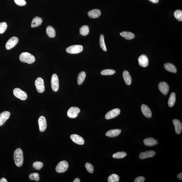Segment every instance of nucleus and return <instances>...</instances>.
I'll return each mask as SVG.
<instances>
[{
	"label": "nucleus",
	"mask_w": 182,
	"mask_h": 182,
	"mask_svg": "<svg viewBox=\"0 0 182 182\" xmlns=\"http://www.w3.org/2000/svg\"><path fill=\"white\" fill-rule=\"evenodd\" d=\"M15 164L18 167H21L23 164L24 157L23 151L20 148H17L14 152Z\"/></svg>",
	"instance_id": "obj_1"
},
{
	"label": "nucleus",
	"mask_w": 182,
	"mask_h": 182,
	"mask_svg": "<svg viewBox=\"0 0 182 182\" xmlns=\"http://www.w3.org/2000/svg\"><path fill=\"white\" fill-rule=\"evenodd\" d=\"M19 58L21 62L28 64H33L36 60L34 56L27 52L22 53L20 56Z\"/></svg>",
	"instance_id": "obj_2"
},
{
	"label": "nucleus",
	"mask_w": 182,
	"mask_h": 182,
	"mask_svg": "<svg viewBox=\"0 0 182 182\" xmlns=\"http://www.w3.org/2000/svg\"><path fill=\"white\" fill-rule=\"evenodd\" d=\"M83 49V47L82 45H74L67 48L66 51L67 52L70 54H76L81 52Z\"/></svg>",
	"instance_id": "obj_3"
},
{
	"label": "nucleus",
	"mask_w": 182,
	"mask_h": 182,
	"mask_svg": "<svg viewBox=\"0 0 182 182\" xmlns=\"http://www.w3.org/2000/svg\"><path fill=\"white\" fill-rule=\"evenodd\" d=\"M68 167V164L66 161H63L59 162L56 167V171L59 173L66 172Z\"/></svg>",
	"instance_id": "obj_4"
},
{
	"label": "nucleus",
	"mask_w": 182,
	"mask_h": 182,
	"mask_svg": "<svg viewBox=\"0 0 182 182\" xmlns=\"http://www.w3.org/2000/svg\"><path fill=\"white\" fill-rule=\"evenodd\" d=\"M35 85L37 91L40 93H42L44 92L45 87L43 79L39 77L35 81Z\"/></svg>",
	"instance_id": "obj_5"
},
{
	"label": "nucleus",
	"mask_w": 182,
	"mask_h": 182,
	"mask_svg": "<svg viewBox=\"0 0 182 182\" xmlns=\"http://www.w3.org/2000/svg\"><path fill=\"white\" fill-rule=\"evenodd\" d=\"M13 94L15 96L22 100H25L27 98V93L19 88H15L13 90Z\"/></svg>",
	"instance_id": "obj_6"
},
{
	"label": "nucleus",
	"mask_w": 182,
	"mask_h": 182,
	"mask_svg": "<svg viewBox=\"0 0 182 182\" xmlns=\"http://www.w3.org/2000/svg\"><path fill=\"white\" fill-rule=\"evenodd\" d=\"M51 86L52 90L54 92L58 91L59 88V83L58 77L56 74H53L51 79Z\"/></svg>",
	"instance_id": "obj_7"
},
{
	"label": "nucleus",
	"mask_w": 182,
	"mask_h": 182,
	"mask_svg": "<svg viewBox=\"0 0 182 182\" xmlns=\"http://www.w3.org/2000/svg\"><path fill=\"white\" fill-rule=\"evenodd\" d=\"M80 111V110L78 108L76 107H72L68 109L67 115L70 118H77Z\"/></svg>",
	"instance_id": "obj_8"
},
{
	"label": "nucleus",
	"mask_w": 182,
	"mask_h": 182,
	"mask_svg": "<svg viewBox=\"0 0 182 182\" xmlns=\"http://www.w3.org/2000/svg\"><path fill=\"white\" fill-rule=\"evenodd\" d=\"M120 109L116 108L109 111L106 114L105 118L107 120H110L116 118L120 114Z\"/></svg>",
	"instance_id": "obj_9"
},
{
	"label": "nucleus",
	"mask_w": 182,
	"mask_h": 182,
	"mask_svg": "<svg viewBox=\"0 0 182 182\" xmlns=\"http://www.w3.org/2000/svg\"><path fill=\"white\" fill-rule=\"evenodd\" d=\"M19 40L17 37H13L11 38L7 41L5 47L7 50H10L14 48L18 43Z\"/></svg>",
	"instance_id": "obj_10"
},
{
	"label": "nucleus",
	"mask_w": 182,
	"mask_h": 182,
	"mask_svg": "<svg viewBox=\"0 0 182 182\" xmlns=\"http://www.w3.org/2000/svg\"><path fill=\"white\" fill-rule=\"evenodd\" d=\"M159 90L165 95L168 93L170 87L168 83L165 82H161L158 85Z\"/></svg>",
	"instance_id": "obj_11"
},
{
	"label": "nucleus",
	"mask_w": 182,
	"mask_h": 182,
	"mask_svg": "<svg viewBox=\"0 0 182 182\" xmlns=\"http://www.w3.org/2000/svg\"><path fill=\"white\" fill-rule=\"evenodd\" d=\"M38 123L40 131L43 132L46 130L47 127V121L44 116H41L38 120Z\"/></svg>",
	"instance_id": "obj_12"
},
{
	"label": "nucleus",
	"mask_w": 182,
	"mask_h": 182,
	"mask_svg": "<svg viewBox=\"0 0 182 182\" xmlns=\"http://www.w3.org/2000/svg\"><path fill=\"white\" fill-rule=\"evenodd\" d=\"M139 65L143 67H146L149 64V60L147 56L144 54L141 55L138 58Z\"/></svg>",
	"instance_id": "obj_13"
},
{
	"label": "nucleus",
	"mask_w": 182,
	"mask_h": 182,
	"mask_svg": "<svg viewBox=\"0 0 182 182\" xmlns=\"http://www.w3.org/2000/svg\"><path fill=\"white\" fill-rule=\"evenodd\" d=\"M141 110L143 114L147 118H151L152 114L151 110L145 104H142L141 106Z\"/></svg>",
	"instance_id": "obj_14"
},
{
	"label": "nucleus",
	"mask_w": 182,
	"mask_h": 182,
	"mask_svg": "<svg viewBox=\"0 0 182 182\" xmlns=\"http://www.w3.org/2000/svg\"><path fill=\"white\" fill-rule=\"evenodd\" d=\"M70 139L75 143L80 145H82L84 143V139L82 137L76 134H73L70 136Z\"/></svg>",
	"instance_id": "obj_15"
},
{
	"label": "nucleus",
	"mask_w": 182,
	"mask_h": 182,
	"mask_svg": "<svg viewBox=\"0 0 182 182\" xmlns=\"http://www.w3.org/2000/svg\"><path fill=\"white\" fill-rule=\"evenodd\" d=\"M156 153L153 150H149L142 152L139 155V157L141 159H145L148 158L153 157L155 155Z\"/></svg>",
	"instance_id": "obj_16"
},
{
	"label": "nucleus",
	"mask_w": 182,
	"mask_h": 182,
	"mask_svg": "<svg viewBox=\"0 0 182 182\" xmlns=\"http://www.w3.org/2000/svg\"><path fill=\"white\" fill-rule=\"evenodd\" d=\"M10 116V113L8 111H4L0 114V126H3Z\"/></svg>",
	"instance_id": "obj_17"
},
{
	"label": "nucleus",
	"mask_w": 182,
	"mask_h": 182,
	"mask_svg": "<svg viewBox=\"0 0 182 182\" xmlns=\"http://www.w3.org/2000/svg\"><path fill=\"white\" fill-rule=\"evenodd\" d=\"M173 122L175 126V131L176 134H180L181 133L182 129V124L181 121L175 119L173 120Z\"/></svg>",
	"instance_id": "obj_18"
},
{
	"label": "nucleus",
	"mask_w": 182,
	"mask_h": 182,
	"mask_svg": "<svg viewBox=\"0 0 182 182\" xmlns=\"http://www.w3.org/2000/svg\"><path fill=\"white\" fill-rule=\"evenodd\" d=\"M143 142L146 146H155L158 143L157 140H156L155 138H151V137L145 139Z\"/></svg>",
	"instance_id": "obj_19"
},
{
	"label": "nucleus",
	"mask_w": 182,
	"mask_h": 182,
	"mask_svg": "<svg viewBox=\"0 0 182 182\" xmlns=\"http://www.w3.org/2000/svg\"><path fill=\"white\" fill-rule=\"evenodd\" d=\"M101 14V11L98 9H93L88 13V15L90 18L92 19L99 17Z\"/></svg>",
	"instance_id": "obj_20"
},
{
	"label": "nucleus",
	"mask_w": 182,
	"mask_h": 182,
	"mask_svg": "<svg viewBox=\"0 0 182 182\" xmlns=\"http://www.w3.org/2000/svg\"><path fill=\"white\" fill-rule=\"evenodd\" d=\"M121 132V130L118 129L111 130L108 131L106 133V135L107 137L113 138L120 135Z\"/></svg>",
	"instance_id": "obj_21"
},
{
	"label": "nucleus",
	"mask_w": 182,
	"mask_h": 182,
	"mask_svg": "<svg viewBox=\"0 0 182 182\" xmlns=\"http://www.w3.org/2000/svg\"><path fill=\"white\" fill-rule=\"evenodd\" d=\"M164 67L167 70L171 73H175L177 72L175 66L171 63H166L164 65Z\"/></svg>",
	"instance_id": "obj_22"
},
{
	"label": "nucleus",
	"mask_w": 182,
	"mask_h": 182,
	"mask_svg": "<svg viewBox=\"0 0 182 182\" xmlns=\"http://www.w3.org/2000/svg\"><path fill=\"white\" fill-rule=\"evenodd\" d=\"M43 22V20L41 18L38 17H36L33 18L31 22V27H36L40 26Z\"/></svg>",
	"instance_id": "obj_23"
},
{
	"label": "nucleus",
	"mask_w": 182,
	"mask_h": 182,
	"mask_svg": "<svg viewBox=\"0 0 182 182\" xmlns=\"http://www.w3.org/2000/svg\"><path fill=\"white\" fill-rule=\"evenodd\" d=\"M121 36L124 37L127 40H131L135 38V35L134 33L129 31H124L120 33Z\"/></svg>",
	"instance_id": "obj_24"
},
{
	"label": "nucleus",
	"mask_w": 182,
	"mask_h": 182,
	"mask_svg": "<svg viewBox=\"0 0 182 182\" xmlns=\"http://www.w3.org/2000/svg\"><path fill=\"white\" fill-rule=\"evenodd\" d=\"M123 77L124 81L127 85H130L132 83V78L129 72L127 70H124L123 73Z\"/></svg>",
	"instance_id": "obj_25"
},
{
	"label": "nucleus",
	"mask_w": 182,
	"mask_h": 182,
	"mask_svg": "<svg viewBox=\"0 0 182 182\" xmlns=\"http://www.w3.org/2000/svg\"><path fill=\"white\" fill-rule=\"evenodd\" d=\"M176 102V95L175 93L173 92L171 94L168 101L169 106L172 107L175 105Z\"/></svg>",
	"instance_id": "obj_26"
},
{
	"label": "nucleus",
	"mask_w": 182,
	"mask_h": 182,
	"mask_svg": "<svg viewBox=\"0 0 182 182\" xmlns=\"http://www.w3.org/2000/svg\"><path fill=\"white\" fill-rule=\"evenodd\" d=\"M46 33L48 37L51 38L55 37L56 35V31L54 28L50 26H48L46 29Z\"/></svg>",
	"instance_id": "obj_27"
},
{
	"label": "nucleus",
	"mask_w": 182,
	"mask_h": 182,
	"mask_svg": "<svg viewBox=\"0 0 182 182\" xmlns=\"http://www.w3.org/2000/svg\"><path fill=\"white\" fill-rule=\"evenodd\" d=\"M86 77V73L84 71L81 72L79 74L77 77V83L79 85L82 84Z\"/></svg>",
	"instance_id": "obj_28"
},
{
	"label": "nucleus",
	"mask_w": 182,
	"mask_h": 182,
	"mask_svg": "<svg viewBox=\"0 0 182 182\" xmlns=\"http://www.w3.org/2000/svg\"><path fill=\"white\" fill-rule=\"evenodd\" d=\"M89 28L88 26H82L80 29V33L82 36H85L88 35L89 33Z\"/></svg>",
	"instance_id": "obj_29"
},
{
	"label": "nucleus",
	"mask_w": 182,
	"mask_h": 182,
	"mask_svg": "<svg viewBox=\"0 0 182 182\" xmlns=\"http://www.w3.org/2000/svg\"><path fill=\"white\" fill-rule=\"evenodd\" d=\"M100 47L101 49L104 51H107V48L106 47L104 41V37L103 35L101 34L100 35Z\"/></svg>",
	"instance_id": "obj_30"
},
{
	"label": "nucleus",
	"mask_w": 182,
	"mask_h": 182,
	"mask_svg": "<svg viewBox=\"0 0 182 182\" xmlns=\"http://www.w3.org/2000/svg\"><path fill=\"white\" fill-rule=\"evenodd\" d=\"M127 155V154L124 151L118 152V153L113 154L112 157L115 159H120L124 158Z\"/></svg>",
	"instance_id": "obj_31"
},
{
	"label": "nucleus",
	"mask_w": 182,
	"mask_h": 182,
	"mask_svg": "<svg viewBox=\"0 0 182 182\" xmlns=\"http://www.w3.org/2000/svg\"><path fill=\"white\" fill-rule=\"evenodd\" d=\"M119 180V176L114 174L109 176L108 179V181L109 182H118Z\"/></svg>",
	"instance_id": "obj_32"
},
{
	"label": "nucleus",
	"mask_w": 182,
	"mask_h": 182,
	"mask_svg": "<svg viewBox=\"0 0 182 182\" xmlns=\"http://www.w3.org/2000/svg\"><path fill=\"white\" fill-rule=\"evenodd\" d=\"M116 73L115 70L111 69H106L102 70L101 73L103 75H111Z\"/></svg>",
	"instance_id": "obj_33"
},
{
	"label": "nucleus",
	"mask_w": 182,
	"mask_h": 182,
	"mask_svg": "<svg viewBox=\"0 0 182 182\" xmlns=\"http://www.w3.org/2000/svg\"><path fill=\"white\" fill-rule=\"evenodd\" d=\"M175 17L179 21H182V11L180 10H176L174 13Z\"/></svg>",
	"instance_id": "obj_34"
},
{
	"label": "nucleus",
	"mask_w": 182,
	"mask_h": 182,
	"mask_svg": "<svg viewBox=\"0 0 182 182\" xmlns=\"http://www.w3.org/2000/svg\"><path fill=\"white\" fill-rule=\"evenodd\" d=\"M30 179L31 180H34L37 182H38L40 179L39 177V174L37 173H31L30 174L29 176Z\"/></svg>",
	"instance_id": "obj_35"
},
{
	"label": "nucleus",
	"mask_w": 182,
	"mask_h": 182,
	"mask_svg": "<svg viewBox=\"0 0 182 182\" xmlns=\"http://www.w3.org/2000/svg\"><path fill=\"white\" fill-rule=\"evenodd\" d=\"M43 163L40 161H35L33 164V168L35 169L40 170L43 166Z\"/></svg>",
	"instance_id": "obj_36"
},
{
	"label": "nucleus",
	"mask_w": 182,
	"mask_h": 182,
	"mask_svg": "<svg viewBox=\"0 0 182 182\" xmlns=\"http://www.w3.org/2000/svg\"><path fill=\"white\" fill-rule=\"evenodd\" d=\"M7 25L6 22H3L0 23V34H2L6 30Z\"/></svg>",
	"instance_id": "obj_37"
},
{
	"label": "nucleus",
	"mask_w": 182,
	"mask_h": 182,
	"mask_svg": "<svg viewBox=\"0 0 182 182\" xmlns=\"http://www.w3.org/2000/svg\"><path fill=\"white\" fill-rule=\"evenodd\" d=\"M85 168L88 172L90 173H92L94 172V167L92 164L89 163H87L85 165Z\"/></svg>",
	"instance_id": "obj_38"
},
{
	"label": "nucleus",
	"mask_w": 182,
	"mask_h": 182,
	"mask_svg": "<svg viewBox=\"0 0 182 182\" xmlns=\"http://www.w3.org/2000/svg\"><path fill=\"white\" fill-rule=\"evenodd\" d=\"M15 3L19 6H24L26 4L25 0H14Z\"/></svg>",
	"instance_id": "obj_39"
},
{
	"label": "nucleus",
	"mask_w": 182,
	"mask_h": 182,
	"mask_svg": "<svg viewBox=\"0 0 182 182\" xmlns=\"http://www.w3.org/2000/svg\"><path fill=\"white\" fill-rule=\"evenodd\" d=\"M145 178L143 176H141L137 177L135 179L134 182H144L145 181Z\"/></svg>",
	"instance_id": "obj_40"
},
{
	"label": "nucleus",
	"mask_w": 182,
	"mask_h": 182,
	"mask_svg": "<svg viewBox=\"0 0 182 182\" xmlns=\"http://www.w3.org/2000/svg\"><path fill=\"white\" fill-rule=\"evenodd\" d=\"M177 177L178 179H179L180 180H182V173H179V174H178L177 175Z\"/></svg>",
	"instance_id": "obj_41"
},
{
	"label": "nucleus",
	"mask_w": 182,
	"mask_h": 182,
	"mask_svg": "<svg viewBox=\"0 0 182 182\" xmlns=\"http://www.w3.org/2000/svg\"><path fill=\"white\" fill-rule=\"evenodd\" d=\"M8 181L4 178H2L0 180V182H7Z\"/></svg>",
	"instance_id": "obj_42"
},
{
	"label": "nucleus",
	"mask_w": 182,
	"mask_h": 182,
	"mask_svg": "<svg viewBox=\"0 0 182 182\" xmlns=\"http://www.w3.org/2000/svg\"><path fill=\"white\" fill-rule=\"evenodd\" d=\"M149 1H151V2L155 3H157L159 1V0H149Z\"/></svg>",
	"instance_id": "obj_43"
},
{
	"label": "nucleus",
	"mask_w": 182,
	"mask_h": 182,
	"mask_svg": "<svg viewBox=\"0 0 182 182\" xmlns=\"http://www.w3.org/2000/svg\"><path fill=\"white\" fill-rule=\"evenodd\" d=\"M80 180L79 178H76V179L74 180L73 182H80Z\"/></svg>",
	"instance_id": "obj_44"
}]
</instances>
